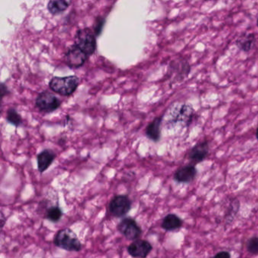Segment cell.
I'll list each match as a JSON object with an SVG mask.
<instances>
[{"mask_svg":"<svg viewBox=\"0 0 258 258\" xmlns=\"http://www.w3.org/2000/svg\"><path fill=\"white\" fill-rule=\"evenodd\" d=\"M256 25H257V27H258V19H257V22H256Z\"/></svg>","mask_w":258,"mask_h":258,"instance_id":"cell-24","label":"cell"},{"mask_svg":"<svg viewBox=\"0 0 258 258\" xmlns=\"http://www.w3.org/2000/svg\"><path fill=\"white\" fill-rule=\"evenodd\" d=\"M79 84L80 78L77 76L55 77L49 82V87L55 93L63 96H69L75 93Z\"/></svg>","mask_w":258,"mask_h":258,"instance_id":"cell-2","label":"cell"},{"mask_svg":"<svg viewBox=\"0 0 258 258\" xmlns=\"http://www.w3.org/2000/svg\"><path fill=\"white\" fill-rule=\"evenodd\" d=\"M72 4L67 0H51L47 5V9L52 15H58L66 11Z\"/></svg>","mask_w":258,"mask_h":258,"instance_id":"cell-15","label":"cell"},{"mask_svg":"<svg viewBox=\"0 0 258 258\" xmlns=\"http://www.w3.org/2000/svg\"><path fill=\"white\" fill-rule=\"evenodd\" d=\"M209 152V144L208 141L202 142L199 143L196 146L191 149L188 154V158L192 161L194 164H199V163L203 161Z\"/></svg>","mask_w":258,"mask_h":258,"instance_id":"cell-9","label":"cell"},{"mask_svg":"<svg viewBox=\"0 0 258 258\" xmlns=\"http://www.w3.org/2000/svg\"><path fill=\"white\" fill-rule=\"evenodd\" d=\"M61 102L55 95L49 91L40 93L36 99V106L44 112H52L59 108Z\"/></svg>","mask_w":258,"mask_h":258,"instance_id":"cell-5","label":"cell"},{"mask_svg":"<svg viewBox=\"0 0 258 258\" xmlns=\"http://www.w3.org/2000/svg\"><path fill=\"white\" fill-rule=\"evenodd\" d=\"M7 120L9 123L16 126H20L23 122L20 114L14 108H10L7 111Z\"/></svg>","mask_w":258,"mask_h":258,"instance_id":"cell-18","label":"cell"},{"mask_svg":"<svg viewBox=\"0 0 258 258\" xmlns=\"http://www.w3.org/2000/svg\"><path fill=\"white\" fill-rule=\"evenodd\" d=\"M256 139H257V140H258V128H257V130H256Z\"/></svg>","mask_w":258,"mask_h":258,"instance_id":"cell-23","label":"cell"},{"mask_svg":"<svg viewBox=\"0 0 258 258\" xmlns=\"http://www.w3.org/2000/svg\"><path fill=\"white\" fill-rule=\"evenodd\" d=\"M162 117H156L153 121L151 122L146 128V135L148 138L154 142L159 141L161 137V124Z\"/></svg>","mask_w":258,"mask_h":258,"instance_id":"cell-13","label":"cell"},{"mask_svg":"<svg viewBox=\"0 0 258 258\" xmlns=\"http://www.w3.org/2000/svg\"><path fill=\"white\" fill-rule=\"evenodd\" d=\"M75 44L90 56L96 49V35L90 28L79 30L75 36Z\"/></svg>","mask_w":258,"mask_h":258,"instance_id":"cell-3","label":"cell"},{"mask_svg":"<svg viewBox=\"0 0 258 258\" xmlns=\"http://www.w3.org/2000/svg\"><path fill=\"white\" fill-rule=\"evenodd\" d=\"M247 250L253 254H258V237L250 238L247 242Z\"/></svg>","mask_w":258,"mask_h":258,"instance_id":"cell-19","label":"cell"},{"mask_svg":"<svg viewBox=\"0 0 258 258\" xmlns=\"http://www.w3.org/2000/svg\"><path fill=\"white\" fill-rule=\"evenodd\" d=\"M105 20L104 18L98 17L96 20V23L94 25V34L96 36H99L102 33V29H103L104 25H105Z\"/></svg>","mask_w":258,"mask_h":258,"instance_id":"cell-20","label":"cell"},{"mask_svg":"<svg viewBox=\"0 0 258 258\" xmlns=\"http://www.w3.org/2000/svg\"><path fill=\"white\" fill-rule=\"evenodd\" d=\"M176 112L173 116V120L177 122H185L186 124H189L194 116V110L192 107L188 105H183L179 108H176Z\"/></svg>","mask_w":258,"mask_h":258,"instance_id":"cell-12","label":"cell"},{"mask_svg":"<svg viewBox=\"0 0 258 258\" xmlns=\"http://www.w3.org/2000/svg\"><path fill=\"white\" fill-rule=\"evenodd\" d=\"M63 213L61 208L58 206H52L48 208L46 213V218L50 221L56 223L59 221L62 217Z\"/></svg>","mask_w":258,"mask_h":258,"instance_id":"cell-17","label":"cell"},{"mask_svg":"<svg viewBox=\"0 0 258 258\" xmlns=\"http://www.w3.org/2000/svg\"><path fill=\"white\" fill-rule=\"evenodd\" d=\"M214 258H231L230 253L227 251L219 252Z\"/></svg>","mask_w":258,"mask_h":258,"instance_id":"cell-21","label":"cell"},{"mask_svg":"<svg viewBox=\"0 0 258 258\" xmlns=\"http://www.w3.org/2000/svg\"><path fill=\"white\" fill-rule=\"evenodd\" d=\"M119 232L131 241H136L142 235V229L132 217H126L117 226Z\"/></svg>","mask_w":258,"mask_h":258,"instance_id":"cell-6","label":"cell"},{"mask_svg":"<svg viewBox=\"0 0 258 258\" xmlns=\"http://www.w3.org/2000/svg\"><path fill=\"white\" fill-rule=\"evenodd\" d=\"M87 57L85 52L75 43L68 49L64 54V61L71 69H78L84 66Z\"/></svg>","mask_w":258,"mask_h":258,"instance_id":"cell-7","label":"cell"},{"mask_svg":"<svg viewBox=\"0 0 258 258\" xmlns=\"http://www.w3.org/2000/svg\"><path fill=\"white\" fill-rule=\"evenodd\" d=\"M132 207V202L127 196L117 195L109 203V211L114 217H123L126 216Z\"/></svg>","mask_w":258,"mask_h":258,"instance_id":"cell-4","label":"cell"},{"mask_svg":"<svg viewBox=\"0 0 258 258\" xmlns=\"http://www.w3.org/2000/svg\"><path fill=\"white\" fill-rule=\"evenodd\" d=\"M54 244L63 250L68 251H80L82 249V244L74 231L69 228L61 229L54 237Z\"/></svg>","mask_w":258,"mask_h":258,"instance_id":"cell-1","label":"cell"},{"mask_svg":"<svg viewBox=\"0 0 258 258\" xmlns=\"http://www.w3.org/2000/svg\"><path fill=\"white\" fill-rule=\"evenodd\" d=\"M197 170L194 165H187L176 170L174 179L179 182H190L196 177Z\"/></svg>","mask_w":258,"mask_h":258,"instance_id":"cell-11","label":"cell"},{"mask_svg":"<svg viewBox=\"0 0 258 258\" xmlns=\"http://www.w3.org/2000/svg\"><path fill=\"white\" fill-rule=\"evenodd\" d=\"M255 43V36L253 34H244L240 36L236 41V45L240 49L248 52Z\"/></svg>","mask_w":258,"mask_h":258,"instance_id":"cell-16","label":"cell"},{"mask_svg":"<svg viewBox=\"0 0 258 258\" xmlns=\"http://www.w3.org/2000/svg\"><path fill=\"white\" fill-rule=\"evenodd\" d=\"M182 226V220L176 214H170L166 216L161 223V227L167 231H173Z\"/></svg>","mask_w":258,"mask_h":258,"instance_id":"cell-14","label":"cell"},{"mask_svg":"<svg viewBox=\"0 0 258 258\" xmlns=\"http://www.w3.org/2000/svg\"><path fill=\"white\" fill-rule=\"evenodd\" d=\"M152 250V244L143 239L134 241L127 247L128 253L134 258H146Z\"/></svg>","mask_w":258,"mask_h":258,"instance_id":"cell-8","label":"cell"},{"mask_svg":"<svg viewBox=\"0 0 258 258\" xmlns=\"http://www.w3.org/2000/svg\"><path fill=\"white\" fill-rule=\"evenodd\" d=\"M9 93H10V90H8L7 86L4 84H1V96H2V98L5 97Z\"/></svg>","mask_w":258,"mask_h":258,"instance_id":"cell-22","label":"cell"},{"mask_svg":"<svg viewBox=\"0 0 258 258\" xmlns=\"http://www.w3.org/2000/svg\"><path fill=\"white\" fill-rule=\"evenodd\" d=\"M56 155L51 149H45L37 155V167L40 173L46 171L55 160Z\"/></svg>","mask_w":258,"mask_h":258,"instance_id":"cell-10","label":"cell"}]
</instances>
